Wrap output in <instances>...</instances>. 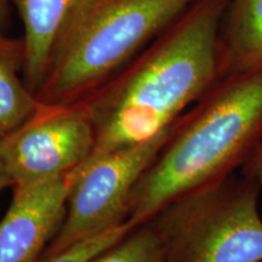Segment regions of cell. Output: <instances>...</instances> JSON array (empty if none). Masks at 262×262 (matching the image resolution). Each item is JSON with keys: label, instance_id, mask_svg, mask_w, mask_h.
I'll return each instance as SVG.
<instances>
[{"label": "cell", "instance_id": "5b68a950", "mask_svg": "<svg viewBox=\"0 0 262 262\" xmlns=\"http://www.w3.org/2000/svg\"><path fill=\"white\" fill-rule=\"evenodd\" d=\"M173 127L175 124L143 142L93 157L74 170L63 222L41 257L125 222L134 187L168 142Z\"/></svg>", "mask_w": 262, "mask_h": 262}, {"label": "cell", "instance_id": "7a4b0ae2", "mask_svg": "<svg viewBox=\"0 0 262 262\" xmlns=\"http://www.w3.org/2000/svg\"><path fill=\"white\" fill-rule=\"evenodd\" d=\"M262 141V70L221 78L186 111L141 175L126 222L152 220L180 196L241 170Z\"/></svg>", "mask_w": 262, "mask_h": 262}, {"label": "cell", "instance_id": "5bb4252c", "mask_svg": "<svg viewBox=\"0 0 262 262\" xmlns=\"http://www.w3.org/2000/svg\"><path fill=\"white\" fill-rule=\"evenodd\" d=\"M11 0H0V32H5L6 26L11 18Z\"/></svg>", "mask_w": 262, "mask_h": 262}, {"label": "cell", "instance_id": "7c38bea8", "mask_svg": "<svg viewBox=\"0 0 262 262\" xmlns=\"http://www.w3.org/2000/svg\"><path fill=\"white\" fill-rule=\"evenodd\" d=\"M134 227L129 222L112 227L93 237L84 239L63 251L44 256L37 262H89L129 233Z\"/></svg>", "mask_w": 262, "mask_h": 262}, {"label": "cell", "instance_id": "9a60e30c", "mask_svg": "<svg viewBox=\"0 0 262 262\" xmlns=\"http://www.w3.org/2000/svg\"><path fill=\"white\" fill-rule=\"evenodd\" d=\"M9 187H12V180L5 168L4 162L0 158V192Z\"/></svg>", "mask_w": 262, "mask_h": 262}, {"label": "cell", "instance_id": "ba28073f", "mask_svg": "<svg viewBox=\"0 0 262 262\" xmlns=\"http://www.w3.org/2000/svg\"><path fill=\"white\" fill-rule=\"evenodd\" d=\"M86 0H11L24 27V79L37 95L54 49L73 16Z\"/></svg>", "mask_w": 262, "mask_h": 262}, {"label": "cell", "instance_id": "8992f818", "mask_svg": "<svg viewBox=\"0 0 262 262\" xmlns=\"http://www.w3.org/2000/svg\"><path fill=\"white\" fill-rule=\"evenodd\" d=\"M95 147L96 131L84 101L42 104L24 125L0 141V158L14 187L73 172L91 158Z\"/></svg>", "mask_w": 262, "mask_h": 262}, {"label": "cell", "instance_id": "4fadbf2b", "mask_svg": "<svg viewBox=\"0 0 262 262\" xmlns=\"http://www.w3.org/2000/svg\"><path fill=\"white\" fill-rule=\"evenodd\" d=\"M241 173L256 181L262 188V141L241 168Z\"/></svg>", "mask_w": 262, "mask_h": 262}, {"label": "cell", "instance_id": "52a82bcc", "mask_svg": "<svg viewBox=\"0 0 262 262\" xmlns=\"http://www.w3.org/2000/svg\"><path fill=\"white\" fill-rule=\"evenodd\" d=\"M74 172L16 185L0 220V262H37L63 222Z\"/></svg>", "mask_w": 262, "mask_h": 262}, {"label": "cell", "instance_id": "6da1fadb", "mask_svg": "<svg viewBox=\"0 0 262 262\" xmlns=\"http://www.w3.org/2000/svg\"><path fill=\"white\" fill-rule=\"evenodd\" d=\"M228 4L229 0H196L83 100L96 131L91 158L171 127L221 79L219 38Z\"/></svg>", "mask_w": 262, "mask_h": 262}, {"label": "cell", "instance_id": "30bf717a", "mask_svg": "<svg viewBox=\"0 0 262 262\" xmlns=\"http://www.w3.org/2000/svg\"><path fill=\"white\" fill-rule=\"evenodd\" d=\"M25 42L22 37L0 32V141L17 130L42 103L24 79Z\"/></svg>", "mask_w": 262, "mask_h": 262}, {"label": "cell", "instance_id": "9c48e42d", "mask_svg": "<svg viewBox=\"0 0 262 262\" xmlns=\"http://www.w3.org/2000/svg\"><path fill=\"white\" fill-rule=\"evenodd\" d=\"M219 45L222 78L262 70V0H229Z\"/></svg>", "mask_w": 262, "mask_h": 262}, {"label": "cell", "instance_id": "3957f363", "mask_svg": "<svg viewBox=\"0 0 262 262\" xmlns=\"http://www.w3.org/2000/svg\"><path fill=\"white\" fill-rule=\"evenodd\" d=\"M196 0H86L62 33L37 93L80 102L107 83Z\"/></svg>", "mask_w": 262, "mask_h": 262}, {"label": "cell", "instance_id": "8fae6325", "mask_svg": "<svg viewBox=\"0 0 262 262\" xmlns=\"http://www.w3.org/2000/svg\"><path fill=\"white\" fill-rule=\"evenodd\" d=\"M89 262H170L165 245L150 221L136 226Z\"/></svg>", "mask_w": 262, "mask_h": 262}, {"label": "cell", "instance_id": "277c9868", "mask_svg": "<svg viewBox=\"0 0 262 262\" xmlns=\"http://www.w3.org/2000/svg\"><path fill=\"white\" fill-rule=\"evenodd\" d=\"M261 191L232 173L166 205L150 222L170 262H262Z\"/></svg>", "mask_w": 262, "mask_h": 262}]
</instances>
